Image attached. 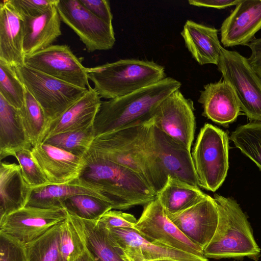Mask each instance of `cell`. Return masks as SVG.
<instances>
[{"instance_id": "obj_1", "label": "cell", "mask_w": 261, "mask_h": 261, "mask_svg": "<svg viewBox=\"0 0 261 261\" xmlns=\"http://www.w3.org/2000/svg\"><path fill=\"white\" fill-rule=\"evenodd\" d=\"M153 122L152 119L95 137L83 157L85 163L100 160L125 167L139 175L157 194L168 178L157 164L149 144L148 130Z\"/></svg>"}, {"instance_id": "obj_2", "label": "cell", "mask_w": 261, "mask_h": 261, "mask_svg": "<svg viewBox=\"0 0 261 261\" xmlns=\"http://www.w3.org/2000/svg\"><path fill=\"white\" fill-rule=\"evenodd\" d=\"M180 86L179 81L166 77L125 96L101 101L93 125L95 137L150 121L160 105Z\"/></svg>"}, {"instance_id": "obj_3", "label": "cell", "mask_w": 261, "mask_h": 261, "mask_svg": "<svg viewBox=\"0 0 261 261\" xmlns=\"http://www.w3.org/2000/svg\"><path fill=\"white\" fill-rule=\"evenodd\" d=\"M74 181L99 194L111 205L112 209L126 210L136 205H146L157 196L139 175L105 160L86 163Z\"/></svg>"}, {"instance_id": "obj_4", "label": "cell", "mask_w": 261, "mask_h": 261, "mask_svg": "<svg viewBox=\"0 0 261 261\" xmlns=\"http://www.w3.org/2000/svg\"><path fill=\"white\" fill-rule=\"evenodd\" d=\"M218 211L215 233L203 251L206 258H241L258 260L260 249L253 236L247 218L237 201L215 194Z\"/></svg>"}, {"instance_id": "obj_5", "label": "cell", "mask_w": 261, "mask_h": 261, "mask_svg": "<svg viewBox=\"0 0 261 261\" xmlns=\"http://www.w3.org/2000/svg\"><path fill=\"white\" fill-rule=\"evenodd\" d=\"M87 72L98 96L109 99L125 96L166 77L162 66L135 59L87 68Z\"/></svg>"}, {"instance_id": "obj_6", "label": "cell", "mask_w": 261, "mask_h": 261, "mask_svg": "<svg viewBox=\"0 0 261 261\" xmlns=\"http://www.w3.org/2000/svg\"><path fill=\"white\" fill-rule=\"evenodd\" d=\"M228 137L211 124L200 129L191 154L198 185L216 191L222 185L229 168Z\"/></svg>"}, {"instance_id": "obj_7", "label": "cell", "mask_w": 261, "mask_h": 261, "mask_svg": "<svg viewBox=\"0 0 261 261\" xmlns=\"http://www.w3.org/2000/svg\"><path fill=\"white\" fill-rule=\"evenodd\" d=\"M15 68L25 89L43 109L47 124L59 117L88 90V88L68 84L24 64Z\"/></svg>"}, {"instance_id": "obj_8", "label": "cell", "mask_w": 261, "mask_h": 261, "mask_svg": "<svg viewBox=\"0 0 261 261\" xmlns=\"http://www.w3.org/2000/svg\"><path fill=\"white\" fill-rule=\"evenodd\" d=\"M217 66L233 89L241 110L251 120L261 121V81L248 58L222 47Z\"/></svg>"}, {"instance_id": "obj_9", "label": "cell", "mask_w": 261, "mask_h": 261, "mask_svg": "<svg viewBox=\"0 0 261 261\" xmlns=\"http://www.w3.org/2000/svg\"><path fill=\"white\" fill-rule=\"evenodd\" d=\"M61 20L79 36L88 52L111 49L116 39L112 24L85 8L80 0H59Z\"/></svg>"}, {"instance_id": "obj_10", "label": "cell", "mask_w": 261, "mask_h": 261, "mask_svg": "<svg viewBox=\"0 0 261 261\" xmlns=\"http://www.w3.org/2000/svg\"><path fill=\"white\" fill-rule=\"evenodd\" d=\"M134 229L152 243L205 257L202 249L168 218L156 198L145 205Z\"/></svg>"}, {"instance_id": "obj_11", "label": "cell", "mask_w": 261, "mask_h": 261, "mask_svg": "<svg viewBox=\"0 0 261 261\" xmlns=\"http://www.w3.org/2000/svg\"><path fill=\"white\" fill-rule=\"evenodd\" d=\"M24 64L72 85L88 89L87 68L67 45H51L24 56Z\"/></svg>"}, {"instance_id": "obj_12", "label": "cell", "mask_w": 261, "mask_h": 261, "mask_svg": "<svg viewBox=\"0 0 261 261\" xmlns=\"http://www.w3.org/2000/svg\"><path fill=\"white\" fill-rule=\"evenodd\" d=\"M193 101L179 90L167 97L159 106L153 123L160 130L191 150L195 130Z\"/></svg>"}, {"instance_id": "obj_13", "label": "cell", "mask_w": 261, "mask_h": 261, "mask_svg": "<svg viewBox=\"0 0 261 261\" xmlns=\"http://www.w3.org/2000/svg\"><path fill=\"white\" fill-rule=\"evenodd\" d=\"M149 142L156 162L165 175L199 187L190 150L160 130L153 123Z\"/></svg>"}, {"instance_id": "obj_14", "label": "cell", "mask_w": 261, "mask_h": 261, "mask_svg": "<svg viewBox=\"0 0 261 261\" xmlns=\"http://www.w3.org/2000/svg\"><path fill=\"white\" fill-rule=\"evenodd\" d=\"M67 216L64 208L25 206L0 219V230L26 244L65 220Z\"/></svg>"}, {"instance_id": "obj_15", "label": "cell", "mask_w": 261, "mask_h": 261, "mask_svg": "<svg viewBox=\"0 0 261 261\" xmlns=\"http://www.w3.org/2000/svg\"><path fill=\"white\" fill-rule=\"evenodd\" d=\"M167 217L203 251L215 233L219 215L214 198L206 195L196 204Z\"/></svg>"}, {"instance_id": "obj_16", "label": "cell", "mask_w": 261, "mask_h": 261, "mask_svg": "<svg viewBox=\"0 0 261 261\" xmlns=\"http://www.w3.org/2000/svg\"><path fill=\"white\" fill-rule=\"evenodd\" d=\"M116 244L122 249L129 261H208L206 257L185 252L149 242L134 228H108Z\"/></svg>"}, {"instance_id": "obj_17", "label": "cell", "mask_w": 261, "mask_h": 261, "mask_svg": "<svg viewBox=\"0 0 261 261\" xmlns=\"http://www.w3.org/2000/svg\"><path fill=\"white\" fill-rule=\"evenodd\" d=\"M31 151L35 162L52 185L76 179L86 165L83 158L44 142L36 144Z\"/></svg>"}, {"instance_id": "obj_18", "label": "cell", "mask_w": 261, "mask_h": 261, "mask_svg": "<svg viewBox=\"0 0 261 261\" xmlns=\"http://www.w3.org/2000/svg\"><path fill=\"white\" fill-rule=\"evenodd\" d=\"M261 29V0H241L222 23L221 42L225 47L246 45Z\"/></svg>"}, {"instance_id": "obj_19", "label": "cell", "mask_w": 261, "mask_h": 261, "mask_svg": "<svg viewBox=\"0 0 261 261\" xmlns=\"http://www.w3.org/2000/svg\"><path fill=\"white\" fill-rule=\"evenodd\" d=\"M87 92L59 117L49 122L40 142L57 135L92 127L101 103L100 97L89 86Z\"/></svg>"}, {"instance_id": "obj_20", "label": "cell", "mask_w": 261, "mask_h": 261, "mask_svg": "<svg viewBox=\"0 0 261 261\" xmlns=\"http://www.w3.org/2000/svg\"><path fill=\"white\" fill-rule=\"evenodd\" d=\"M85 248L95 261H129L99 220H87L68 214Z\"/></svg>"}, {"instance_id": "obj_21", "label": "cell", "mask_w": 261, "mask_h": 261, "mask_svg": "<svg viewBox=\"0 0 261 261\" xmlns=\"http://www.w3.org/2000/svg\"><path fill=\"white\" fill-rule=\"evenodd\" d=\"M198 101L203 108V115L223 126L233 122L240 115L235 93L224 80L204 85Z\"/></svg>"}, {"instance_id": "obj_22", "label": "cell", "mask_w": 261, "mask_h": 261, "mask_svg": "<svg viewBox=\"0 0 261 261\" xmlns=\"http://www.w3.org/2000/svg\"><path fill=\"white\" fill-rule=\"evenodd\" d=\"M24 20L9 0L0 4V60L16 67L24 64Z\"/></svg>"}, {"instance_id": "obj_23", "label": "cell", "mask_w": 261, "mask_h": 261, "mask_svg": "<svg viewBox=\"0 0 261 261\" xmlns=\"http://www.w3.org/2000/svg\"><path fill=\"white\" fill-rule=\"evenodd\" d=\"M23 18L24 56L51 46L62 34L61 20L56 5L38 16Z\"/></svg>"}, {"instance_id": "obj_24", "label": "cell", "mask_w": 261, "mask_h": 261, "mask_svg": "<svg viewBox=\"0 0 261 261\" xmlns=\"http://www.w3.org/2000/svg\"><path fill=\"white\" fill-rule=\"evenodd\" d=\"M214 28L188 20L181 35L186 46L194 59L201 65H217L222 48Z\"/></svg>"}, {"instance_id": "obj_25", "label": "cell", "mask_w": 261, "mask_h": 261, "mask_svg": "<svg viewBox=\"0 0 261 261\" xmlns=\"http://www.w3.org/2000/svg\"><path fill=\"white\" fill-rule=\"evenodd\" d=\"M31 191L19 164L1 161L0 219L25 207Z\"/></svg>"}, {"instance_id": "obj_26", "label": "cell", "mask_w": 261, "mask_h": 261, "mask_svg": "<svg viewBox=\"0 0 261 261\" xmlns=\"http://www.w3.org/2000/svg\"><path fill=\"white\" fill-rule=\"evenodd\" d=\"M33 146L23 124L19 109L8 103L0 95V159L15 157L21 149Z\"/></svg>"}, {"instance_id": "obj_27", "label": "cell", "mask_w": 261, "mask_h": 261, "mask_svg": "<svg viewBox=\"0 0 261 261\" xmlns=\"http://www.w3.org/2000/svg\"><path fill=\"white\" fill-rule=\"evenodd\" d=\"M206 194L195 187L170 176L156 198L166 215L182 211L200 201Z\"/></svg>"}, {"instance_id": "obj_28", "label": "cell", "mask_w": 261, "mask_h": 261, "mask_svg": "<svg viewBox=\"0 0 261 261\" xmlns=\"http://www.w3.org/2000/svg\"><path fill=\"white\" fill-rule=\"evenodd\" d=\"M81 194L91 195L104 200L94 191L78 185L73 180L65 184H49L32 188L26 206L48 209L63 208V203L66 199Z\"/></svg>"}, {"instance_id": "obj_29", "label": "cell", "mask_w": 261, "mask_h": 261, "mask_svg": "<svg viewBox=\"0 0 261 261\" xmlns=\"http://www.w3.org/2000/svg\"><path fill=\"white\" fill-rule=\"evenodd\" d=\"M61 223L25 244L28 261H63L59 247Z\"/></svg>"}, {"instance_id": "obj_30", "label": "cell", "mask_w": 261, "mask_h": 261, "mask_svg": "<svg viewBox=\"0 0 261 261\" xmlns=\"http://www.w3.org/2000/svg\"><path fill=\"white\" fill-rule=\"evenodd\" d=\"M68 214L87 220H99L107 212L112 210L105 200L91 195L81 194L66 199L62 205Z\"/></svg>"}, {"instance_id": "obj_31", "label": "cell", "mask_w": 261, "mask_h": 261, "mask_svg": "<svg viewBox=\"0 0 261 261\" xmlns=\"http://www.w3.org/2000/svg\"><path fill=\"white\" fill-rule=\"evenodd\" d=\"M230 139L261 170V121L239 126L232 133Z\"/></svg>"}, {"instance_id": "obj_32", "label": "cell", "mask_w": 261, "mask_h": 261, "mask_svg": "<svg viewBox=\"0 0 261 261\" xmlns=\"http://www.w3.org/2000/svg\"><path fill=\"white\" fill-rule=\"evenodd\" d=\"M23 126L32 146L40 143L47 124L41 107L26 89L22 107L19 109Z\"/></svg>"}, {"instance_id": "obj_33", "label": "cell", "mask_w": 261, "mask_h": 261, "mask_svg": "<svg viewBox=\"0 0 261 261\" xmlns=\"http://www.w3.org/2000/svg\"><path fill=\"white\" fill-rule=\"evenodd\" d=\"M25 91L15 68L0 60V95L10 105L20 109L24 103Z\"/></svg>"}, {"instance_id": "obj_34", "label": "cell", "mask_w": 261, "mask_h": 261, "mask_svg": "<svg viewBox=\"0 0 261 261\" xmlns=\"http://www.w3.org/2000/svg\"><path fill=\"white\" fill-rule=\"evenodd\" d=\"M94 138L92 126L83 130L58 134L43 142L83 158Z\"/></svg>"}, {"instance_id": "obj_35", "label": "cell", "mask_w": 261, "mask_h": 261, "mask_svg": "<svg viewBox=\"0 0 261 261\" xmlns=\"http://www.w3.org/2000/svg\"><path fill=\"white\" fill-rule=\"evenodd\" d=\"M59 247L63 261H74L85 250L76 230L68 216L61 223Z\"/></svg>"}, {"instance_id": "obj_36", "label": "cell", "mask_w": 261, "mask_h": 261, "mask_svg": "<svg viewBox=\"0 0 261 261\" xmlns=\"http://www.w3.org/2000/svg\"><path fill=\"white\" fill-rule=\"evenodd\" d=\"M15 157L18 161L24 179L31 188L50 184L35 162L31 149L20 150L16 152Z\"/></svg>"}, {"instance_id": "obj_37", "label": "cell", "mask_w": 261, "mask_h": 261, "mask_svg": "<svg viewBox=\"0 0 261 261\" xmlns=\"http://www.w3.org/2000/svg\"><path fill=\"white\" fill-rule=\"evenodd\" d=\"M0 261H28L25 244L0 230Z\"/></svg>"}, {"instance_id": "obj_38", "label": "cell", "mask_w": 261, "mask_h": 261, "mask_svg": "<svg viewBox=\"0 0 261 261\" xmlns=\"http://www.w3.org/2000/svg\"><path fill=\"white\" fill-rule=\"evenodd\" d=\"M22 18L35 17L41 15L59 0H9Z\"/></svg>"}, {"instance_id": "obj_39", "label": "cell", "mask_w": 261, "mask_h": 261, "mask_svg": "<svg viewBox=\"0 0 261 261\" xmlns=\"http://www.w3.org/2000/svg\"><path fill=\"white\" fill-rule=\"evenodd\" d=\"M99 220L108 228H134L137 222L133 215L112 210L106 213Z\"/></svg>"}, {"instance_id": "obj_40", "label": "cell", "mask_w": 261, "mask_h": 261, "mask_svg": "<svg viewBox=\"0 0 261 261\" xmlns=\"http://www.w3.org/2000/svg\"><path fill=\"white\" fill-rule=\"evenodd\" d=\"M82 5L99 18L112 24L113 15L107 0H80Z\"/></svg>"}, {"instance_id": "obj_41", "label": "cell", "mask_w": 261, "mask_h": 261, "mask_svg": "<svg viewBox=\"0 0 261 261\" xmlns=\"http://www.w3.org/2000/svg\"><path fill=\"white\" fill-rule=\"evenodd\" d=\"M246 45L251 51L248 61L261 81V38H254Z\"/></svg>"}, {"instance_id": "obj_42", "label": "cell", "mask_w": 261, "mask_h": 261, "mask_svg": "<svg viewBox=\"0 0 261 261\" xmlns=\"http://www.w3.org/2000/svg\"><path fill=\"white\" fill-rule=\"evenodd\" d=\"M241 0H189L190 5L222 9L236 6Z\"/></svg>"}, {"instance_id": "obj_43", "label": "cell", "mask_w": 261, "mask_h": 261, "mask_svg": "<svg viewBox=\"0 0 261 261\" xmlns=\"http://www.w3.org/2000/svg\"><path fill=\"white\" fill-rule=\"evenodd\" d=\"M74 261H95V260L92 255L85 248V250L83 253Z\"/></svg>"}, {"instance_id": "obj_44", "label": "cell", "mask_w": 261, "mask_h": 261, "mask_svg": "<svg viewBox=\"0 0 261 261\" xmlns=\"http://www.w3.org/2000/svg\"><path fill=\"white\" fill-rule=\"evenodd\" d=\"M154 261H179V260H171V259H164V260H154Z\"/></svg>"}]
</instances>
